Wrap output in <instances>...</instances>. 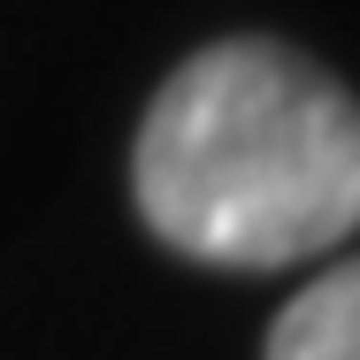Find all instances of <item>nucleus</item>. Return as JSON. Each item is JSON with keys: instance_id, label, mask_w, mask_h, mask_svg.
Here are the masks:
<instances>
[{"instance_id": "nucleus-1", "label": "nucleus", "mask_w": 360, "mask_h": 360, "mask_svg": "<svg viewBox=\"0 0 360 360\" xmlns=\"http://www.w3.org/2000/svg\"><path fill=\"white\" fill-rule=\"evenodd\" d=\"M131 192L207 269H291L360 230V100L276 39L200 46L153 92Z\"/></svg>"}, {"instance_id": "nucleus-2", "label": "nucleus", "mask_w": 360, "mask_h": 360, "mask_svg": "<svg viewBox=\"0 0 360 360\" xmlns=\"http://www.w3.org/2000/svg\"><path fill=\"white\" fill-rule=\"evenodd\" d=\"M261 360H360V253L291 291Z\"/></svg>"}]
</instances>
